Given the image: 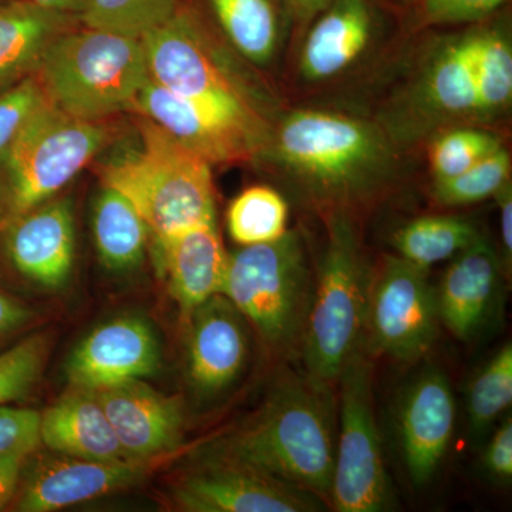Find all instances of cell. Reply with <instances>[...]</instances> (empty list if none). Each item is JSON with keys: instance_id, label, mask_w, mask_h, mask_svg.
Listing matches in <instances>:
<instances>
[{"instance_id": "1", "label": "cell", "mask_w": 512, "mask_h": 512, "mask_svg": "<svg viewBox=\"0 0 512 512\" xmlns=\"http://www.w3.org/2000/svg\"><path fill=\"white\" fill-rule=\"evenodd\" d=\"M261 153L296 190L336 211L375 197L397 168L382 126L333 111H292L272 127Z\"/></svg>"}, {"instance_id": "2", "label": "cell", "mask_w": 512, "mask_h": 512, "mask_svg": "<svg viewBox=\"0 0 512 512\" xmlns=\"http://www.w3.org/2000/svg\"><path fill=\"white\" fill-rule=\"evenodd\" d=\"M332 384L303 370L275 384L255 417L210 448L329 498L338 406Z\"/></svg>"}, {"instance_id": "3", "label": "cell", "mask_w": 512, "mask_h": 512, "mask_svg": "<svg viewBox=\"0 0 512 512\" xmlns=\"http://www.w3.org/2000/svg\"><path fill=\"white\" fill-rule=\"evenodd\" d=\"M35 76L50 104L84 121L131 110L150 79L141 39L87 26L57 37Z\"/></svg>"}, {"instance_id": "4", "label": "cell", "mask_w": 512, "mask_h": 512, "mask_svg": "<svg viewBox=\"0 0 512 512\" xmlns=\"http://www.w3.org/2000/svg\"><path fill=\"white\" fill-rule=\"evenodd\" d=\"M370 274L349 215L333 212L302 332L305 372L332 384L365 343Z\"/></svg>"}, {"instance_id": "5", "label": "cell", "mask_w": 512, "mask_h": 512, "mask_svg": "<svg viewBox=\"0 0 512 512\" xmlns=\"http://www.w3.org/2000/svg\"><path fill=\"white\" fill-rule=\"evenodd\" d=\"M150 79L164 89L200 101L268 141L264 94L255 89L190 12L177 10L141 37Z\"/></svg>"}, {"instance_id": "6", "label": "cell", "mask_w": 512, "mask_h": 512, "mask_svg": "<svg viewBox=\"0 0 512 512\" xmlns=\"http://www.w3.org/2000/svg\"><path fill=\"white\" fill-rule=\"evenodd\" d=\"M140 134L141 150L107 165L104 185L131 202L156 239L215 221L211 164L150 120Z\"/></svg>"}, {"instance_id": "7", "label": "cell", "mask_w": 512, "mask_h": 512, "mask_svg": "<svg viewBox=\"0 0 512 512\" xmlns=\"http://www.w3.org/2000/svg\"><path fill=\"white\" fill-rule=\"evenodd\" d=\"M103 121H84L46 101L0 161V228L52 200L106 147Z\"/></svg>"}, {"instance_id": "8", "label": "cell", "mask_w": 512, "mask_h": 512, "mask_svg": "<svg viewBox=\"0 0 512 512\" xmlns=\"http://www.w3.org/2000/svg\"><path fill=\"white\" fill-rule=\"evenodd\" d=\"M311 293L308 259L298 232L286 231L275 241L228 255L221 295L274 348L292 349L301 340Z\"/></svg>"}, {"instance_id": "9", "label": "cell", "mask_w": 512, "mask_h": 512, "mask_svg": "<svg viewBox=\"0 0 512 512\" xmlns=\"http://www.w3.org/2000/svg\"><path fill=\"white\" fill-rule=\"evenodd\" d=\"M339 423L329 500L339 512H380L392 505L373 407L366 345L339 377Z\"/></svg>"}, {"instance_id": "10", "label": "cell", "mask_w": 512, "mask_h": 512, "mask_svg": "<svg viewBox=\"0 0 512 512\" xmlns=\"http://www.w3.org/2000/svg\"><path fill=\"white\" fill-rule=\"evenodd\" d=\"M439 323L429 269L399 255L386 256L370 276L366 348L400 362H414L433 346Z\"/></svg>"}, {"instance_id": "11", "label": "cell", "mask_w": 512, "mask_h": 512, "mask_svg": "<svg viewBox=\"0 0 512 512\" xmlns=\"http://www.w3.org/2000/svg\"><path fill=\"white\" fill-rule=\"evenodd\" d=\"M174 504L187 512H312L323 510L318 495L286 483L245 461L205 450L175 481Z\"/></svg>"}, {"instance_id": "12", "label": "cell", "mask_w": 512, "mask_h": 512, "mask_svg": "<svg viewBox=\"0 0 512 512\" xmlns=\"http://www.w3.org/2000/svg\"><path fill=\"white\" fill-rule=\"evenodd\" d=\"M476 47L471 30L434 50L383 128L393 143L476 117Z\"/></svg>"}, {"instance_id": "13", "label": "cell", "mask_w": 512, "mask_h": 512, "mask_svg": "<svg viewBox=\"0 0 512 512\" xmlns=\"http://www.w3.org/2000/svg\"><path fill=\"white\" fill-rule=\"evenodd\" d=\"M131 110L211 165L235 163L261 153L265 140L200 101L187 99L148 79Z\"/></svg>"}, {"instance_id": "14", "label": "cell", "mask_w": 512, "mask_h": 512, "mask_svg": "<svg viewBox=\"0 0 512 512\" xmlns=\"http://www.w3.org/2000/svg\"><path fill=\"white\" fill-rule=\"evenodd\" d=\"M456 399L446 373L427 367L414 377L397 413L400 451L407 476L416 487L436 476L450 446Z\"/></svg>"}, {"instance_id": "15", "label": "cell", "mask_w": 512, "mask_h": 512, "mask_svg": "<svg viewBox=\"0 0 512 512\" xmlns=\"http://www.w3.org/2000/svg\"><path fill=\"white\" fill-rule=\"evenodd\" d=\"M160 346L150 323L140 316H120L99 326L74 349L67 362L73 389H106L154 375Z\"/></svg>"}, {"instance_id": "16", "label": "cell", "mask_w": 512, "mask_h": 512, "mask_svg": "<svg viewBox=\"0 0 512 512\" xmlns=\"http://www.w3.org/2000/svg\"><path fill=\"white\" fill-rule=\"evenodd\" d=\"M92 393L130 460L153 461L180 447L184 410L178 397L165 396L141 379Z\"/></svg>"}, {"instance_id": "17", "label": "cell", "mask_w": 512, "mask_h": 512, "mask_svg": "<svg viewBox=\"0 0 512 512\" xmlns=\"http://www.w3.org/2000/svg\"><path fill=\"white\" fill-rule=\"evenodd\" d=\"M3 248L10 264L33 284L62 288L74 265V218L67 200H49L8 222Z\"/></svg>"}, {"instance_id": "18", "label": "cell", "mask_w": 512, "mask_h": 512, "mask_svg": "<svg viewBox=\"0 0 512 512\" xmlns=\"http://www.w3.org/2000/svg\"><path fill=\"white\" fill-rule=\"evenodd\" d=\"M147 461L46 458L19 485L13 510L53 512L123 490L146 476Z\"/></svg>"}, {"instance_id": "19", "label": "cell", "mask_w": 512, "mask_h": 512, "mask_svg": "<svg viewBox=\"0 0 512 512\" xmlns=\"http://www.w3.org/2000/svg\"><path fill=\"white\" fill-rule=\"evenodd\" d=\"M188 320V379L195 392L210 399L229 389L244 372L248 322L224 295L202 303Z\"/></svg>"}, {"instance_id": "20", "label": "cell", "mask_w": 512, "mask_h": 512, "mask_svg": "<svg viewBox=\"0 0 512 512\" xmlns=\"http://www.w3.org/2000/svg\"><path fill=\"white\" fill-rule=\"evenodd\" d=\"M436 291L440 323L457 339H476L494 316L503 284V262L480 235L454 255Z\"/></svg>"}, {"instance_id": "21", "label": "cell", "mask_w": 512, "mask_h": 512, "mask_svg": "<svg viewBox=\"0 0 512 512\" xmlns=\"http://www.w3.org/2000/svg\"><path fill=\"white\" fill-rule=\"evenodd\" d=\"M160 265L181 313L190 319L202 303L221 295L228 255L215 221L178 229L156 239Z\"/></svg>"}, {"instance_id": "22", "label": "cell", "mask_w": 512, "mask_h": 512, "mask_svg": "<svg viewBox=\"0 0 512 512\" xmlns=\"http://www.w3.org/2000/svg\"><path fill=\"white\" fill-rule=\"evenodd\" d=\"M40 443L60 456L93 461L130 460L109 417L89 390L74 389L40 413Z\"/></svg>"}, {"instance_id": "23", "label": "cell", "mask_w": 512, "mask_h": 512, "mask_svg": "<svg viewBox=\"0 0 512 512\" xmlns=\"http://www.w3.org/2000/svg\"><path fill=\"white\" fill-rule=\"evenodd\" d=\"M303 43L301 74L309 82L338 76L365 52L372 35L367 0H333Z\"/></svg>"}, {"instance_id": "24", "label": "cell", "mask_w": 512, "mask_h": 512, "mask_svg": "<svg viewBox=\"0 0 512 512\" xmlns=\"http://www.w3.org/2000/svg\"><path fill=\"white\" fill-rule=\"evenodd\" d=\"M74 19L29 0L0 5V92L35 74L47 47Z\"/></svg>"}, {"instance_id": "25", "label": "cell", "mask_w": 512, "mask_h": 512, "mask_svg": "<svg viewBox=\"0 0 512 512\" xmlns=\"http://www.w3.org/2000/svg\"><path fill=\"white\" fill-rule=\"evenodd\" d=\"M93 234L101 262L124 272L143 262L151 232L131 202L103 184L94 204Z\"/></svg>"}, {"instance_id": "26", "label": "cell", "mask_w": 512, "mask_h": 512, "mask_svg": "<svg viewBox=\"0 0 512 512\" xmlns=\"http://www.w3.org/2000/svg\"><path fill=\"white\" fill-rule=\"evenodd\" d=\"M481 232L470 220L457 215H426L407 222L394 232L392 244L406 261L430 269L453 258L473 244Z\"/></svg>"}, {"instance_id": "27", "label": "cell", "mask_w": 512, "mask_h": 512, "mask_svg": "<svg viewBox=\"0 0 512 512\" xmlns=\"http://www.w3.org/2000/svg\"><path fill=\"white\" fill-rule=\"evenodd\" d=\"M225 35L245 59L271 62L278 45V19L271 0H210Z\"/></svg>"}, {"instance_id": "28", "label": "cell", "mask_w": 512, "mask_h": 512, "mask_svg": "<svg viewBox=\"0 0 512 512\" xmlns=\"http://www.w3.org/2000/svg\"><path fill=\"white\" fill-rule=\"evenodd\" d=\"M476 117L487 119L504 113L512 99V47L501 30H477Z\"/></svg>"}, {"instance_id": "29", "label": "cell", "mask_w": 512, "mask_h": 512, "mask_svg": "<svg viewBox=\"0 0 512 512\" xmlns=\"http://www.w3.org/2000/svg\"><path fill=\"white\" fill-rule=\"evenodd\" d=\"M289 208L278 191L264 185L242 191L229 204L227 227L241 247L266 244L288 231Z\"/></svg>"}, {"instance_id": "30", "label": "cell", "mask_w": 512, "mask_h": 512, "mask_svg": "<svg viewBox=\"0 0 512 512\" xmlns=\"http://www.w3.org/2000/svg\"><path fill=\"white\" fill-rule=\"evenodd\" d=\"M512 403V348L505 345L491 357L468 387L467 416L470 440L477 443L490 433L495 420Z\"/></svg>"}, {"instance_id": "31", "label": "cell", "mask_w": 512, "mask_h": 512, "mask_svg": "<svg viewBox=\"0 0 512 512\" xmlns=\"http://www.w3.org/2000/svg\"><path fill=\"white\" fill-rule=\"evenodd\" d=\"M177 10V0H89L79 19L87 28L141 39Z\"/></svg>"}, {"instance_id": "32", "label": "cell", "mask_w": 512, "mask_h": 512, "mask_svg": "<svg viewBox=\"0 0 512 512\" xmlns=\"http://www.w3.org/2000/svg\"><path fill=\"white\" fill-rule=\"evenodd\" d=\"M501 147L504 146L500 138L481 128L454 127L443 131L430 144L429 161L434 181L464 173Z\"/></svg>"}, {"instance_id": "33", "label": "cell", "mask_w": 512, "mask_h": 512, "mask_svg": "<svg viewBox=\"0 0 512 512\" xmlns=\"http://www.w3.org/2000/svg\"><path fill=\"white\" fill-rule=\"evenodd\" d=\"M510 174V153L501 147L464 173L448 180L434 181L433 195L437 202L447 207L477 204L497 194L510 181Z\"/></svg>"}, {"instance_id": "34", "label": "cell", "mask_w": 512, "mask_h": 512, "mask_svg": "<svg viewBox=\"0 0 512 512\" xmlns=\"http://www.w3.org/2000/svg\"><path fill=\"white\" fill-rule=\"evenodd\" d=\"M49 339L33 335L0 352V406L18 402L33 389L42 376Z\"/></svg>"}, {"instance_id": "35", "label": "cell", "mask_w": 512, "mask_h": 512, "mask_svg": "<svg viewBox=\"0 0 512 512\" xmlns=\"http://www.w3.org/2000/svg\"><path fill=\"white\" fill-rule=\"evenodd\" d=\"M47 101L35 74L0 92V161L20 131Z\"/></svg>"}, {"instance_id": "36", "label": "cell", "mask_w": 512, "mask_h": 512, "mask_svg": "<svg viewBox=\"0 0 512 512\" xmlns=\"http://www.w3.org/2000/svg\"><path fill=\"white\" fill-rule=\"evenodd\" d=\"M40 443V413L32 409L0 406V457L32 454Z\"/></svg>"}, {"instance_id": "37", "label": "cell", "mask_w": 512, "mask_h": 512, "mask_svg": "<svg viewBox=\"0 0 512 512\" xmlns=\"http://www.w3.org/2000/svg\"><path fill=\"white\" fill-rule=\"evenodd\" d=\"M508 0H420L421 12L430 23L477 22Z\"/></svg>"}, {"instance_id": "38", "label": "cell", "mask_w": 512, "mask_h": 512, "mask_svg": "<svg viewBox=\"0 0 512 512\" xmlns=\"http://www.w3.org/2000/svg\"><path fill=\"white\" fill-rule=\"evenodd\" d=\"M484 467L494 480L510 483L512 477V420L501 421L485 447Z\"/></svg>"}, {"instance_id": "39", "label": "cell", "mask_w": 512, "mask_h": 512, "mask_svg": "<svg viewBox=\"0 0 512 512\" xmlns=\"http://www.w3.org/2000/svg\"><path fill=\"white\" fill-rule=\"evenodd\" d=\"M33 316L35 313L28 306L0 291V346L25 330Z\"/></svg>"}, {"instance_id": "40", "label": "cell", "mask_w": 512, "mask_h": 512, "mask_svg": "<svg viewBox=\"0 0 512 512\" xmlns=\"http://www.w3.org/2000/svg\"><path fill=\"white\" fill-rule=\"evenodd\" d=\"M29 456V453H10L0 457V511L16 497Z\"/></svg>"}, {"instance_id": "41", "label": "cell", "mask_w": 512, "mask_h": 512, "mask_svg": "<svg viewBox=\"0 0 512 512\" xmlns=\"http://www.w3.org/2000/svg\"><path fill=\"white\" fill-rule=\"evenodd\" d=\"M500 207L501 262L504 271H511L512 264V187L511 181L495 194Z\"/></svg>"}, {"instance_id": "42", "label": "cell", "mask_w": 512, "mask_h": 512, "mask_svg": "<svg viewBox=\"0 0 512 512\" xmlns=\"http://www.w3.org/2000/svg\"><path fill=\"white\" fill-rule=\"evenodd\" d=\"M333 0H286L293 18L299 23L311 22L315 16L328 8Z\"/></svg>"}, {"instance_id": "43", "label": "cell", "mask_w": 512, "mask_h": 512, "mask_svg": "<svg viewBox=\"0 0 512 512\" xmlns=\"http://www.w3.org/2000/svg\"><path fill=\"white\" fill-rule=\"evenodd\" d=\"M29 2L35 3L40 8L80 18L89 0H29Z\"/></svg>"}, {"instance_id": "44", "label": "cell", "mask_w": 512, "mask_h": 512, "mask_svg": "<svg viewBox=\"0 0 512 512\" xmlns=\"http://www.w3.org/2000/svg\"><path fill=\"white\" fill-rule=\"evenodd\" d=\"M8 2H12V0H0V5H5Z\"/></svg>"}]
</instances>
